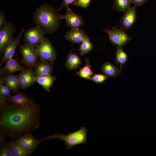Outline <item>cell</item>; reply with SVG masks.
Instances as JSON below:
<instances>
[{
	"label": "cell",
	"instance_id": "4fadbf2b",
	"mask_svg": "<svg viewBox=\"0 0 156 156\" xmlns=\"http://www.w3.org/2000/svg\"><path fill=\"white\" fill-rule=\"evenodd\" d=\"M18 75L21 89L29 87L36 81V76L31 68L21 72Z\"/></svg>",
	"mask_w": 156,
	"mask_h": 156
},
{
	"label": "cell",
	"instance_id": "1f68e13d",
	"mask_svg": "<svg viewBox=\"0 0 156 156\" xmlns=\"http://www.w3.org/2000/svg\"><path fill=\"white\" fill-rule=\"evenodd\" d=\"M7 23L5 15L1 10L0 11V28L2 27Z\"/></svg>",
	"mask_w": 156,
	"mask_h": 156
},
{
	"label": "cell",
	"instance_id": "603a6c76",
	"mask_svg": "<svg viewBox=\"0 0 156 156\" xmlns=\"http://www.w3.org/2000/svg\"><path fill=\"white\" fill-rule=\"evenodd\" d=\"M93 45L91 42L88 35H86L81 42L79 49V52L81 56L88 53L92 51Z\"/></svg>",
	"mask_w": 156,
	"mask_h": 156
},
{
	"label": "cell",
	"instance_id": "9a60e30c",
	"mask_svg": "<svg viewBox=\"0 0 156 156\" xmlns=\"http://www.w3.org/2000/svg\"><path fill=\"white\" fill-rule=\"evenodd\" d=\"M86 33L83 29L79 28L71 29L64 35L65 39L73 44H79L81 42Z\"/></svg>",
	"mask_w": 156,
	"mask_h": 156
},
{
	"label": "cell",
	"instance_id": "52a82bcc",
	"mask_svg": "<svg viewBox=\"0 0 156 156\" xmlns=\"http://www.w3.org/2000/svg\"><path fill=\"white\" fill-rule=\"evenodd\" d=\"M15 30L14 25L11 22H7L0 28V52L3 51L9 44L13 39V35Z\"/></svg>",
	"mask_w": 156,
	"mask_h": 156
},
{
	"label": "cell",
	"instance_id": "2e32d148",
	"mask_svg": "<svg viewBox=\"0 0 156 156\" xmlns=\"http://www.w3.org/2000/svg\"><path fill=\"white\" fill-rule=\"evenodd\" d=\"M27 69L22 66L18 60L11 58L7 61L4 66L0 70V75L3 73L12 74L15 72H22Z\"/></svg>",
	"mask_w": 156,
	"mask_h": 156
},
{
	"label": "cell",
	"instance_id": "30bf717a",
	"mask_svg": "<svg viewBox=\"0 0 156 156\" xmlns=\"http://www.w3.org/2000/svg\"><path fill=\"white\" fill-rule=\"evenodd\" d=\"M136 6H134L127 10L120 20V28L127 30L130 29L135 22L137 18Z\"/></svg>",
	"mask_w": 156,
	"mask_h": 156
},
{
	"label": "cell",
	"instance_id": "8992f818",
	"mask_svg": "<svg viewBox=\"0 0 156 156\" xmlns=\"http://www.w3.org/2000/svg\"><path fill=\"white\" fill-rule=\"evenodd\" d=\"M20 48L24 63L29 68L36 66L39 56L35 47L25 43Z\"/></svg>",
	"mask_w": 156,
	"mask_h": 156
},
{
	"label": "cell",
	"instance_id": "83f0119b",
	"mask_svg": "<svg viewBox=\"0 0 156 156\" xmlns=\"http://www.w3.org/2000/svg\"><path fill=\"white\" fill-rule=\"evenodd\" d=\"M108 76L106 75L101 74H94L88 79L96 83H101L107 79Z\"/></svg>",
	"mask_w": 156,
	"mask_h": 156
},
{
	"label": "cell",
	"instance_id": "7c38bea8",
	"mask_svg": "<svg viewBox=\"0 0 156 156\" xmlns=\"http://www.w3.org/2000/svg\"><path fill=\"white\" fill-rule=\"evenodd\" d=\"M25 30L22 28L17 37L13 39L5 49L3 51V56L1 62L0 66L6 61L12 58L15 53L16 49L18 45L22 35Z\"/></svg>",
	"mask_w": 156,
	"mask_h": 156
},
{
	"label": "cell",
	"instance_id": "d6a6232c",
	"mask_svg": "<svg viewBox=\"0 0 156 156\" xmlns=\"http://www.w3.org/2000/svg\"><path fill=\"white\" fill-rule=\"evenodd\" d=\"M148 0H131L132 3L135 4L136 7L141 6Z\"/></svg>",
	"mask_w": 156,
	"mask_h": 156
},
{
	"label": "cell",
	"instance_id": "6da1fadb",
	"mask_svg": "<svg viewBox=\"0 0 156 156\" xmlns=\"http://www.w3.org/2000/svg\"><path fill=\"white\" fill-rule=\"evenodd\" d=\"M0 107V137L16 140L39 126L41 111L35 103L19 107L5 102Z\"/></svg>",
	"mask_w": 156,
	"mask_h": 156
},
{
	"label": "cell",
	"instance_id": "3957f363",
	"mask_svg": "<svg viewBox=\"0 0 156 156\" xmlns=\"http://www.w3.org/2000/svg\"><path fill=\"white\" fill-rule=\"evenodd\" d=\"M87 130L85 127H81L78 130L70 133L66 135L57 133L48 135L46 138L38 140V143L42 141L51 139H59L64 142L67 150L71 149L76 145L86 144L87 141Z\"/></svg>",
	"mask_w": 156,
	"mask_h": 156
},
{
	"label": "cell",
	"instance_id": "cb8c5ba5",
	"mask_svg": "<svg viewBox=\"0 0 156 156\" xmlns=\"http://www.w3.org/2000/svg\"><path fill=\"white\" fill-rule=\"evenodd\" d=\"M131 0H114L113 8L119 12H124L131 8Z\"/></svg>",
	"mask_w": 156,
	"mask_h": 156
},
{
	"label": "cell",
	"instance_id": "8fae6325",
	"mask_svg": "<svg viewBox=\"0 0 156 156\" xmlns=\"http://www.w3.org/2000/svg\"><path fill=\"white\" fill-rule=\"evenodd\" d=\"M16 140L21 146L31 154L36 149L38 140L31 133L26 134Z\"/></svg>",
	"mask_w": 156,
	"mask_h": 156
},
{
	"label": "cell",
	"instance_id": "4dcf8cb0",
	"mask_svg": "<svg viewBox=\"0 0 156 156\" xmlns=\"http://www.w3.org/2000/svg\"><path fill=\"white\" fill-rule=\"evenodd\" d=\"M77 0H63L62 4L61 7L58 8V10L60 11L63 8L65 7L66 8L68 6V5L70 4H73Z\"/></svg>",
	"mask_w": 156,
	"mask_h": 156
},
{
	"label": "cell",
	"instance_id": "5bb4252c",
	"mask_svg": "<svg viewBox=\"0 0 156 156\" xmlns=\"http://www.w3.org/2000/svg\"><path fill=\"white\" fill-rule=\"evenodd\" d=\"M7 100L12 104L19 107L35 104L33 99L21 92H19L15 95H10L7 98Z\"/></svg>",
	"mask_w": 156,
	"mask_h": 156
},
{
	"label": "cell",
	"instance_id": "ba28073f",
	"mask_svg": "<svg viewBox=\"0 0 156 156\" xmlns=\"http://www.w3.org/2000/svg\"><path fill=\"white\" fill-rule=\"evenodd\" d=\"M45 34L37 25L31 28L24 33V38L26 44L36 47L41 41Z\"/></svg>",
	"mask_w": 156,
	"mask_h": 156
},
{
	"label": "cell",
	"instance_id": "7a4b0ae2",
	"mask_svg": "<svg viewBox=\"0 0 156 156\" xmlns=\"http://www.w3.org/2000/svg\"><path fill=\"white\" fill-rule=\"evenodd\" d=\"M61 15L58 9L45 3L34 12L33 21L45 34H52L56 31L60 27Z\"/></svg>",
	"mask_w": 156,
	"mask_h": 156
},
{
	"label": "cell",
	"instance_id": "5b68a950",
	"mask_svg": "<svg viewBox=\"0 0 156 156\" xmlns=\"http://www.w3.org/2000/svg\"><path fill=\"white\" fill-rule=\"evenodd\" d=\"M103 30L108 34L111 42L116 46L122 48L131 39L124 30L115 27H113L111 30L107 28Z\"/></svg>",
	"mask_w": 156,
	"mask_h": 156
},
{
	"label": "cell",
	"instance_id": "9c48e42d",
	"mask_svg": "<svg viewBox=\"0 0 156 156\" xmlns=\"http://www.w3.org/2000/svg\"><path fill=\"white\" fill-rule=\"evenodd\" d=\"M66 13L61 15V19H65L67 27L71 29L79 28L84 24L82 18L73 12L68 6L66 7Z\"/></svg>",
	"mask_w": 156,
	"mask_h": 156
},
{
	"label": "cell",
	"instance_id": "44dd1931",
	"mask_svg": "<svg viewBox=\"0 0 156 156\" xmlns=\"http://www.w3.org/2000/svg\"><path fill=\"white\" fill-rule=\"evenodd\" d=\"M81 63V58L71 51L68 55L65 65L68 69L73 70L77 68Z\"/></svg>",
	"mask_w": 156,
	"mask_h": 156
},
{
	"label": "cell",
	"instance_id": "f546056e",
	"mask_svg": "<svg viewBox=\"0 0 156 156\" xmlns=\"http://www.w3.org/2000/svg\"><path fill=\"white\" fill-rule=\"evenodd\" d=\"M91 0H77L73 5L86 9L90 5Z\"/></svg>",
	"mask_w": 156,
	"mask_h": 156
},
{
	"label": "cell",
	"instance_id": "7402d4cb",
	"mask_svg": "<svg viewBox=\"0 0 156 156\" xmlns=\"http://www.w3.org/2000/svg\"><path fill=\"white\" fill-rule=\"evenodd\" d=\"M10 145L14 156H27L31 155L25 151L16 140H12L10 142Z\"/></svg>",
	"mask_w": 156,
	"mask_h": 156
},
{
	"label": "cell",
	"instance_id": "277c9868",
	"mask_svg": "<svg viewBox=\"0 0 156 156\" xmlns=\"http://www.w3.org/2000/svg\"><path fill=\"white\" fill-rule=\"evenodd\" d=\"M37 53L41 61H49L53 63L56 59L55 50L50 40L44 37L36 46Z\"/></svg>",
	"mask_w": 156,
	"mask_h": 156
},
{
	"label": "cell",
	"instance_id": "484cf974",
	"mask_svg": "<svg viewBox=\"0 0 156 156\" xmlns=\"http://www.w3.org/2000/svg\"><path fill=\"white\" fill-rule=\"evenodd\" d=\"M86 66L80 69L76 74L81 78L88 79L94 73L90 68L91 65L90 64L89 61L86 59Z\"/></svg>",
	"mask_w": 156,
	"mask_h": 156
},
{
	"label": "cell",
	"instance_id": "d4e9b609",
	"mask_svg": "<svg viewBox=\"0 0 156 156\" xmlns=\"http://www.w3.org/2000/svg\"><path fill=\"white\" fill-rule=\"evenodd\" d=\"M116 62L117 64H120V69L121 70L123 65L125 64L128 60L127 54L123 50L122 47L116 46Z\"/></svg>",
	"mask_w": 156,
	"mask_h": 156
},
{
	"label": "cell",
	"instance_id": "ffe728a7",
	"mask_svg": "<svg viewBox=\"0 0 156 156\" xmlns=\"http://www.w3.org/2000/svg\"><path fill=\"white\" fill-rule=\"evenodd\" d=\"M101 69L105 75L115 78L121 73V70L109 62H106L102 65Z\"/></svg>",
	"mask_w": 156,
	"mask_h": 156
},
{
	"label": "cell",
	"instance_id": "4316f807",
	"mask_svg": "<svg viewBox=\"0 0 156 156\" xmlns=\"http://www.w3.org/2000/svg\"><path fill=\"white\" fill-rule=\"evenodd\" d=\"M0 146V156H14L11 149L10 142L5 143Z\"/></svg>",
	"mask_w": 156,
	"mask_h": 156
},
{
	"label": "cell",
	"instance_id": "d6986e66",
	"mask_svg": "<svg viewBox=\"0 0 156 156\" xmlns=\"http://www.w3.org/2000/svg\"><path fill=\"white\" fill-rule=\"evenodd\" d=\"M55 78L51 75L36 77V81L46 90L49 92L54 82Z\"/></svg>",
	"mask_w": 156,
	"mask_h": 156
},
{
	"label": "cell",
	"instance_id": "e0dca14e",
	"mask_svg": "<svg viewBox=\"0 0 156 156\" xmlns=\"http://www.w3.org/2000/svg\"><path fill=\"white\" fill-rule=\"evenodd\" d=\"M4 84L14 93L16 92L20 87L18 75L7 74L2 79Z\"/></svg>",
	"mask_w": 156,
	"mask_h": 156
},
{
	"label": "cell",
	"instance_id": "f1b7e54d",
	"mask_svg": "<svg viewBox=\"0 0 156 156\" xmlns=\"http://www.w3.org/2000/svg\"><path fill=\"white\" fill-rule=\"evenodd\" d=\"M10 89L3 84L2 79L0 80V96L7 98L10 95Z\"/></svg>",
	"mask_w": 156,
	"mask_h": 156
},
{
	"label": "cell",
	"instance_id": "ac0fdd59",
	"mask_svg": "<svg viewBox=\"0 0 156 156\" xmlns=\"http://www.w3.org/2000/svg\"><path fill=\"white\" fill-rule=\"evenodd\" d=\"M36 66L34 72L36 77L51 75L53 70V66L47 61H41Z\"/></svg>",
	"mask_w": 156,
	"mask_h": 156
}]
</instances>
